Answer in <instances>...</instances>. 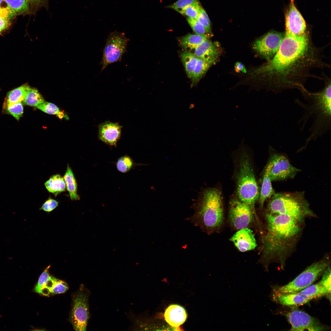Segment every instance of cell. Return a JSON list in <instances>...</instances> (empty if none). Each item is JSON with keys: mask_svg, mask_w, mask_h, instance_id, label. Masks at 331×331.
<instances>
[{"mask_svg": "<svg viewBox=\"0 0 331 331\" xmlns=\"http://www.w3.org/2000/svg\"><path fill=\"white\" fill-rule=\"evenodd\" d=\"M321 51L308 32L296 35L285 32L274 57L250 75L259 77L264 87L275 94L291 89L300 90L313 69L329 67Z\"/></svg>", "mask_w": 331, "mask_h": 331, "instance_id": "obj_1", "label": "cell"}, {"mask_svg": "<svg viewBox=\"0 0 331 331\" xmlns=\"http://www.w3.org/2000/svg\"><path fill=\"white\" fill-rule=\"evenodd\" d=\"M267 233L264 238L263 259L265 268L273 260L283 267L287 255L292 248L300 232L299 221L288 216L266 214Z\"/></svg>", "mask_w": 331, "mask_h": 331, "instance_id": "obj_2", "label": "cell"}, {"mask_svg": "<svg viewBox=\"0 0 331 331\" xmlns=\"http://www.w3.org/2000/svg\"><path fill=\"white\" fill-rule=\"evenodd\" d=\"M324 87L320 91L311 92L305 88L300 91L307 103L299 99L295 100V103L304 111V114L298 123L303 130L308 121L312 118L313 123L309 129L310 135L306 138V145L311 140H316L326 134L331 129V80L325 78Z\"/></svg>", "mask_w": 331, "mask_h": 331, "instance_id": "obj_3", "label": "cell"}, {"mask_svg": "<svg viewBox=\"0 0 331 331\" xmlns=\"http://www.w3.org/2000/svg\"><path fill=\"white\" fill-rule=\"evenodd\" d=\"M192 208L194 214L187 219L204 231L211 233L222 226L224 218L222 197L218 189L210 188L204 190Z\"/></svg>", "mask_w": 331, "mask_h": 331, "instance_id": "obj_4", "label": "cell"}, {"mask_svg": "<svg viewBox=\"0 0 331 331\" xmlns=\"http://www.w3.org/2000/svg\"><path fill=\"white\" fill-rule=\"evenodd\" d=\"M237 176V192L239 200L248 205L255 214V205L259 192L253 167L243 143Z\"/></svg>", "mask_w": 331, "mask_h": 331, "instance_id": "obj_5", "label": "cell"}, {"mask_svg": "<svg viewBox=\"0 0 331 331\" xmlns=\"http://www.w3.org/2000/svg\"><path fill=\"white\" fill-rule=\"evenodd\" d=\"M268 213L291 217L300 222L312 214L302 192L275 194L268 205Z\"/></svg>", "mask_w": 331, "mask_h": 331, "instance_id": "obj_6", "label": "cell"}, {"mask_svg": "<svg viewBox=\"0 0 331 331\" xmlns=\"http://www.w3.org/2000/svg\"><path fill=\"white\" fill-rule=\"evenodd\" d=\"M329 260L323 259L314 263L307 268L292 281L279 287V294L298 292L311 285L322 274L329 266Z\"/></svg>", "mask_w": 331, "mask_h": 331, "instance_id": "obj_7", "label": "cell"}, {"mask_svg": "<svg viewBox=\"0 0 331 331\" xmlns=\"http://www.w3.org/2000/svg\"><path fill=\"white\" fill-rule=\"evenodd\" d=\"M128 41L123 33L115 31L109 34L103 51L101 62L102 70L109 65L121 60L126 51Z\"/></svg>", "mask_w": 331, "mask_h": 331, "instance_id": "obj_8", "label": "cell"}, {"mask_svg": "<svg viewBox=\"0 0 331 331\" xmlns=\"http://www.w3.org/2000/svg\"><path fill=\"white\" fill-rule=\"evenodd\" d=\"M89 295L88 292L82 287L73 296L70 320L75 330H86L89 317Z\"/></svg>", "mask_w": 331, "mask_h": 331, "instance_id": "obj_9", "label": "cell"}, {"mask_svg": "<svg viewBox=\"0 0 331 331\" xmlns=\"http://www.w3.org/2000/svg\"><path fill=\"white\" fill-rule=\"evenodd\" d=\"M264 172L271 181L294 178L300 170L293 166L285 156L275 153L271 157Z\"/></svg>", "mask_w": 331, "mask_h": 331, "instance_id": "obj_10", "label": "cell"}, {"mask_svg": "<svg viewBox=\"0 0 331 331\" xmlns=\"http://www.w3.org/2000/svg\"><path fill=\"white\" fill-rule=\"evenodd\" d=\"M283 36V33L270 31L257 39L253 48L262 58L269 61L277 51Z\"/></svg>", "mask_w": 331, "mask_h": 331, "instance_id": "obj_11", "label": "cell"}, {"mask_svg": "<svg viewBox=\"0 0 331 331\" xmlns=\"http://www.w3.org/2000/svg\"><path fill=\"white\" fill-rule=\"evenodd\" d=\"M254 214L248 205L239 200L233 199L230 201L229 220L235 229L247 228L252 222Z\"/></svg>", "mask_w": 331, "mask_h": 331, "instance_id": "obj_12", "label": "cell"}, {"mask_svg": "<svg viewBox=\"0 0 331 331\" xmlns=\"http://www.w3.org/2000/svg\"><path fill=\"white\" fill-rule=\"evenodd\" d=\"M286 317L291 331H321L325 329L316 319L300 310H293L287 313Z\"/></svg>", "mask_w": 331, "mask_h": 331, "instance_id": "obj_13", "label": "cell"}, {"mask_svg": "<svg viewBox=\"0 0 331 331\" xmlns=\"http://www.w3.org/2000/svg\"><path fill=\"white\" fill-rule=\"evenodd\" d=\"M285 32L296 35L308 32L306 22L295 6L294 0H290L289 8L285 17Z\"/></svg>", "mask_w": 331, "mask_h": 331, "instance_id": "obj_14", "label": "cell"}, {"mask_svg": "<svg viewBox=\"0 0 331 331\" xmlns=\"http://www.w3.org/2000/svg\"><path fill=\"white\" fill-rule=\"evenodd\" d=\"M122 126L117 123L106 121L99 125V139L105 144L116 147L120 139Z\"/></svg>", "mask_w": 331, "mask_h": 331, "instance_id": "obj_15", "label": "cell"}, {"mask_svg": "<svg viewBox=\"0 0 331 331\" xmlns=\"http://www.w3.org/2000/svg\"><path fill=\"white\" fill-rule=\"evenodd\" d=\"M230 240L241 252L254 249L257 245L253 231L247 227L238 230Z\"/></svg>", "mask_w": 331, "mask_h": 331, "instance_id": "obj_16", "label": "cell"}, {"mask_svg": "<svg viewBox=\"0 0 331 331\" xmlns=\"http://www.w3.org/2000/svg\"><path fill=\"white\" fill-rule=\"evenodd\" d=\"M193 52L198 58L215 61L221 52L220 47L218 43L208 39L194 50Z\"/></svg>", "mask_w": 331, "mask_h": 331, "instance_id": "obj_17", "label": "cell"}, {"mask_svg": "<svg viewBox=\"0 0 331 331\" xmlns=\"http://www.w3.org/2000/svg\"><path fill=\"white\" fill-rule=\"evenodd\" d=\"M187 315L185 309L176 304L171 305L166 310L164 318L167 322L175 328L179 327L186 320Z\"/></svg>", "mask_w": 331, "mask_h": 331, "instance_id": "obj_18", "label": "cell"}, {"mask_svg": "<svg viewBox=\"0 0 331 331\" xmlns=\"http://www.w3.org/2000/svg\"><path fill=\"white\" fill-rule=\"evenodd\" d=\"M30 88L29 85L25 84L10 91L4 104V108L5 109L15 104L23 102Z\"/></svg>", "mask_w": 331, "mask_h": 331, "instance_id": "obj_19", "label": "cell"}, {"mask_svg": "<svg viewBox=\"0 0 331 331\" xmlns=\"http://www.w3.org/2000/svg\"><path fill=\"white\" fill-rule=\"evenodd\" d=\"M277 301L287 306L301 305L307 303L312 299L300 294L298 292L287 294H278Z\"/></svg>", "mask_w": 331, "mask_h": 331, "instance_id": "obj_20", "label": "cell"}, {"mask_svg": "<svg viewBox=\"0 0 331 331\" xmlns=\"http://www.w3.org/2000/svg\"><path fill=\"white\" fill-rule=\"evenodd\" d=\"M63 178L70 199L72 200H79L80 197L78 193L77 181L73 171L68 164Z\"/></svg>", "mask_w": 331, "mask_h": 331, "instance_id": "obj_21", "label": "cell"}, {"mask_svg": "<svg viewBox=\"0 0 331 331\" xmlns=\"http://www.w3.org/2000/svg\"><path fill=\"white\" fill-rule=\"evenodd\" d=\"M215 62L198 58L197 62L191 78V87L196 86L211 66Z\"/></svg>", "mask_w": 331, "mask_h": 331, "instance_id": "obj_22", "label": "cell"}, {"mask_svg": "<svg viewBox=\"0 0 331 331\" xmlns=\"http://www.w3.org/2000/svg\"><path fill=\"white\" fill-rule=\"evenodd\" d=\"M44 185L47 191L53 194L55 196L66 190V185L63 177L58 174L51 176L44 183Z\"/></svg>", "mask_w": 331, "mask_h": 331, "instance_id": "obj_23", "label": "cell"}, {"mask_svg": "<svg viewBox=\"0 0 331 331\" xmlns=\"http://www.w3.org/2000/svg\"><path fill=\"white\" fill-rule=\"evenodd\" d=\"M210 37L208 35L188 34L181 37L179 42L185 48L193 50L203 42L209 39Z\"/></svg>", "mask_w": 331, "mask_h": 331, "instance_id": "obj_24", "label": "cell"}, {"mask_svg": "<svg viewBox=\"0 0 331 331\" xmlns=\"http://www.w3.org/2000/svg\"><path fill=\"white\" fill-rule=\"evenodd\" d=\"M68 289L67 283L65 281L50 276L46 286V296L64 293Z\"/></svg>", "mask_w": 331, "mask_h": 331, "instance_id": "obj_25", "label": "cell"}, {"mask_svg": "<svg viewBox=\"0 0 331 331\" xmlns=\"http://www.w3.org/2000/svg\"><path fill=\"white\" fill-rule=\"evenodd\" d=\"M260 193L259 195V202L260 206L262 207L265 201L275 194L271 184V181L267 174L264 172Z\"/></svg>", "mask_w": 331, "mask_h": 331, "instance_id": "obj_26", "label": "cell"}, {"mask_svg": "<svg viewBox=\"0 0 331 331\" xmlns=\"http://www.w3.org/2000/svg\"><path fill=\"white\" fill-rule=\"evenodd\" d=\"M180 57L187 76L191 78L196 65L198 58L193 52L186 51L182 52Z\"/></svg>", "mask_w": 331, "mask_h": 331, "instance_id": "obj_27", "label": "cell"}, {"mask_svg": "<svg viewBox=\"0 0 331 331\" xmlns=\"http://www.w3.org/2000/svg\"><path fill=\"white\" fill-rule=\"evenodd\" d=\"M330 292L319 282L316 284L309 286L298 293L300 295L313 299L317 297L330 295Z\"/></svg>", "mask_w": 331, "mask_h": 331, "instance_id": "obj_28", "label": "cell"}, {"mask_svg": "<svg viewBox=\"0 0 331 331\" xmlns=\"http://www.w3.org/2000/svg\"><path fill=\"white\" fill-rule=\"evenodd\" d=\"M44 101V98L38 90L30 87L25 98L23 103L32 107H36Z\"/></svg>", "mask_w": 331, "mask_h": 331, "instance_id": "obj_29", "label": "cell"}, {"mask_svg": "<svg viewBox=\"0 0 331 331\" xmlns=\"http://www.w3.org/2000/svg\"><path fill=\"white\" fill-rule=\"evenodd\" d=\"M118 171L123 173H126L138 165L130 156L125 155L119 158L116 162Z\"/></svg>", "mask_w": 331, "mask_h": 331, "instance_id": "obj_30", "label": "cell"}, {"mask_svg": "<svg viewBox=\"0 0 331 331\" xmlns=\"http://www.w3.org/2000/svg\"><path fill=\"white\" fill-rule=\"evenodd\" d=\"M16 14L27 12L31 5L30 0H5Z\"/></svg>", "mask_w": 331, "mask_h": 331, "instance_id": "obj_31", "label": "cell"}, {"mask_svg": "<svg viewBox=\"0 0 331 331\" xmlns=\"http://www.w3.org/2000/svg\"><path fill=\"white\" fill-rule=\"evenodd\" d=\"M50 266L51 265L47 266L40 276L33 289L35 292L46 296V286L51 276L49 272Z\"/></svg>", "mask_w": 331, "mask_h": 331, "instance_id": "obj_32", "label": "cell"}, {"mask_svg": "<svg viewBox=\"0 0 331 331\" xmlns=\"http://www.w3.org/2000/svg\"><path fill=\"white\" fill-rule=\"evenodd\" d=\"M36 107L48 114L57 115L59 118H62L64 116V114L60 111L55 105L52 103L44 101L38 105Z\"/></svg>", "mask_w": 331, "mask_h": 331, "instance_id": "obj_33", "label": "cell"}, {"mask_svg": "<svg viewBox=\"0 0 331 331\" xmlns=\"http://www.w3.org/2000/svg\"><path fill=\"white\" fill-rule=\"evenodd\" d=\"M201 8L198 1H197L185 8L181 14L187 16L188 17L196 19Z\"/></svg>", "mask_w": 331, "mask_h": 331, "instance_id": "obj_34", "label": "cell"}, {"mask_svg": "<svg viewBox=\"0 0 331 331\" xmlns=\"http://www.w3.org/2000/svg\"><path fill=\"white\" fill-rule=\"evenodd\" d=\"M187 20L196 34L209 36L211 35L210 33L208 32L204 27L196 19L187 17Z\"/></svg>", "mask_w": 331, "mask_h": 331, "instance_id": "obj_35", "label": "cell"}, {"mask_svg": "<svg viewBox=\"0 0 331 331\" xmlns=\"http://www.w3.org/2000/svg\"><path fill=\"white\" fill-rule=\"evenodd\" d=\"M7 113L19 120L23 112V102H20L13 104L5 109Z\"/></svg>", "mask_w": 331, "mask_h": 331, "instance_id": "obj_36", "label": "cell"}, {"mask_svg": "<svg viewBox=\"0 0 331 331\" xmlns=\"http://www.w3.org/2000/svg\"><path fill=\"white\" fill-rule=\"evenodd\" d=\"M198 1V0H178L168 7L172 9L181 14L188 6Z\"/></svg>", "mask_w": 331, "mask_h": 331, "instance_id": "obj_37", "label": "cell"}, {"mask_svg": "<svg viewBox=\"0 0 331 331\" xmlns=\"http://www.w3.org/2000/svg\"><path fill=\"white\" fill-rule=\"evenodd\" d=\"M196 20L204 27L208 32L211 33L210 20L207 13L203 8H201Z\"/></svg>", "mask_w": 331, "mask_h": 331, "instance_id": "obj_38", "label": "cell"}, {"mask_svg": "<svg viewBox=\"0 0 331 331\" xmlns=\"http://www.w3.org/2000/svg\"><path fill=\"white\" fill-rule=\"evenodd\" d=\"M59 205V201L50 197L43 204L39 210L49 213L55 210Z\"/></svg>", "mask_w": 331, "mask_h": 331, "instance_id": "obj_39", "label": "cell"}, {"mask_svg": "<svg viewBox=\"0 0 331 331\" xmlns=\"http://www.w3.org/2000/svg\"><path fill=\"white\" fill-rule=\"evenodd\" d=\"M320 283L329 291H331V269L328 266L323 272Z\"/></svg>", "mask_w": 331, "mask_h": 331, "instance_id": "obj_40", "label": "cell"}, {"mask_svg": "<svg viewBox=\"0 0 331 331\" xmlns=\"http://www.w3.org/2000/svg\"><path fill=\"white\" fill-rule=\"evenodd\" d=\"M11 24L10 19L0 17V35Z\"/></svg>", "mask_w": 331, "mask_h": 331, "instance_id": "obj_41", "label": "cell"}, {"mask_svg": "<svg viewBox=\"0 0 331 331\" xmlns=\"http://www.w3.org/2000/svg\"><path fill=\"white\" fill-rule=\"evenodd\" d=\"M49 0H30L31 5L33 6L35 8L40 9L46 6Z\"/></svg>", "mask_w": 331, "mask_h": 331, "instance_id": "obj_42", "label": "cell"}, {"mask_svg": "<svg viewBox=\"0 0 331 331\" xmlns=\"http://www.w3.org/2000/svg\"><path fill=\"white\" fill-rule=\"evenodd\" d=\"M17 14L14 12L0 9V17L10 19Z\"/></svg>", "mask_w": 331, "mask_h": 331, "instance_id": "obj_43", "label": "cell"}, {"mask_svg": "<svg viewBox=\"0 0 331 331\" xmlns=\"http://www.w3.org/2000/svg\"><path fill=\"white\" fill-rule=\"evenodd\" d=\"M234 69L235 71L238 73L242 72L245 73L246 72V70L245 66L243 64L239 62L236 63L234 65Z\"/></svg>", "mask_w": 331, "mask_h": 331, "instance_id": "obj_44", "label": "cell"}, {"mask_svg": "<svg viewBox=\"0 0 331 331\" xmlns=\"http://www.w3.org/2000/svg\"><path fill=\"white\" fill-rule=\"evenodd\" d=\"M0 9L14 12L10 8L5 0H0Z\"/></svg>", "mask_w": 331, "mask_h": 331, "instance_id": "obj_45", "label": "cell"}]
</instances>
